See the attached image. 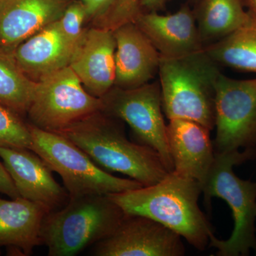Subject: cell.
I'll list each match as a JSON object with an SVG mask.
<instances>
[{"instance_id":"1","label":"cell","mask_w":256,"mask_h":256,"mask_svg":"<svg viewBox=\"0 0 256 256\" xmlns=\"http://www.w3.org/2000/svg\"><path fill=\"white\" fill-rule=\"evenodd\" d=\"M201 194V185L196 180L172 172L150 186L108 195L124 213L156 220L197 250H204L214 232L198 206Z\"/></svg>"},{"instance_id":"2","label":"cell","mask_w":256,"mask_h":256,"mask_svg":"<svg viewBox=\"0 0 256 256\" xmlns=\"http://www.w3.org/2000/svg\"><path fill=\"white\" fill-rule=\"evenodd\" d=\"M120 122L99 110L57 133L76 144L106 171L127 175L142 186L159 182L170 173L159 153L129 140Z\"/></svg>"},{"instance_id":"3","label":"cell","mask_w":256,"mask_h":256,"mask_svg":"<svg viewBox=\"0 0 256 256\" xmlns=\"http://www.w3.org/2000/svg\"><path fill=\"white\" fill-rule=\"evenodd\" d=\"M256 158V148L215 151L214 160L202 194L207 208L212 200H224L232 210L234 227L227 240H220L214 234L210 246L216 249L217 256H246L256 247V181L244 180L236 176L234 168Z\"/></svg>"},{"instance_id":"4","label":"cell","mask_w":256,"mask_h":256,"mask_svg":"<svg viewBox=\"0 0 256 256\" xmlns=\"http://www.w3.org/2000/svg\"><path fill=\"white\" fill-rule=\"evenodd\" d=\"M220 73L218 64L204 50L178 58L161 57L158 74L166 118L194 121L212 130Z\"/></svg>"},{"instance_id":"5","label":"cell","mask_w":256,"mask_h":256,"mask_svg":"<svg viewBox=\"0 0 256 256\" xmlns=\"http://www.w3.org/2000/svg\"><path fill=\"white\" fill-rule=\"evenodd\" d=\"M124 210L109 195L70 198L60 210L48 212L41 228L50 256H74L110 236L124 220Z\"/></svg>"},{"instance_id":"6","label":"cell","mask_w":256,"mask_h":256,"mask_svg":"<svg viewBox=\"0 0 256 256\" xmlns=\"http://www.w3.org/2000/svg\"><path fill=\"white\" fill-rule=\"evenodd\" d=\"M28 124L32 140L30 150L60 175L70 198L108 195L143 186L132 178H118L102 170L85 152L60 133Z\"/></svg>"},{"instance_id":"7","label":"cell","mask_w":256,"mask_h":256,"mask_svg":"<svg viewBox=\"0 0 256 256\" xmlns=\"http://www.w3.org/2000/svg\"><path fill=\"white\" fill-rule=\"evenodd\" d=\"M101 110V99L86 90L68 66L36 82L26 116L32 126L58 132Z\"/></svg>"},{"instance_id":"8","label":"cell","mask_w":256,"mask_h":256,"mask_svg":"<svg viewBox=\"0 0 256 256\" xmlns=\"http://www.w3.org/2000/svg\"><path fill=\"white\" fill-rule=\"evenodd\" d=\"M100 99L101 111L126 122L138 142L158 152L166 170L173 172L159 82L131 89L114 86Z\"/></svg>"},{"instance_id":"9","label":"cell","mask_w":256,"mask_h":256,"mask_svg":"<svg viewBox=\"0 0 256 256\" xmlns=\"http://www.w3.org/2000/svg\"><path fill=\"white\" fill-rule=\"evenodd\" d=\"M215 151L256 148V78L220 73L216 86Z\"/></svg>"},{"instance_id":"10","label":"cell","mask_w":256,"mask_h":256,"mask_svg":"<svg viewBox=\"0 0 256 256\" xmlns=\"http://www.w3.org/2000/svg\"><path fill=\"white\" fill-rule=\"evenodd\" d=\"M182 237L144 216L128 214L110 236L94 245L96 256H183Z\"/></svg>"},{"instance_id":"11","label":"cell","mask_w":256,"mask_h":256,"mask_svg":"<svg viewBox=\"0 0 256 256\" xmlns=\"http://www.w3.org/2000/svg\"><path fill=\"white\" fill-rule=\"evenodd\" d=\"M0 158L20 196L42 204L50 212L68 203V192L56 181L53 170L34 152L28 148L0 146Z\"/></svg>"},{"instance_id":"12","label":"cell","mask_w":256,"mask_h":256,"mask_svg":"<svg viewBox=\"0 0 256 256\" xmlns=\"http://www.w3.org/2000/svg\"><path fill=\"white\" fill-rule=\"evenodd\" d=\"M116 48L114 32L92 26L85 30L69 64L86 90L98 98L114 86Z\"/></svg>"},{"instance_id":"13","label":"cell","mask_w":256,"mask_h":256,"mask_svg":"<svg viewBox=\"0 0 256 256\" xmlns=\"http://www.w3.org/2000/svg\"><path fill=\"white\" fill-rule=\"evenodd\" d=\"M210 131L203 124L188 120H170L166 126L173 172L196 180L202 188L214 160Z\"/></svg>"},{"instance_id":"14","label":"cell","mask_w":256,"mask_h":256,"mask_svg":"<svg viewBox=\"0 0 256 256\" xmlns=\"http://www.w3.org/2000/svg\"><path fill=\"white\" fill-rule=\"evenodd\" d=\"M164 58H178L204 48L193 10L184 4L173 14L143 12L136 22Z\"/></svg>"},{"instance_id":"15","label":"cell","mask_w":256,"mask_h":256,"mask_svg":"<svg viewBox=\"0 0 256 256\" xmlns=\"http://www.w3.org/2000/svg\"><path fill=\"white\" fill-rule=\"evenodd\" d=\"M69 0H0V50L12 54L24 41L58 21Z\"/></svg>"},{"instance_id":"16","label":"cell","mask_w":256,"mask_h":256,"mask_svg":"<svg viewBox=\"0 0 256 256\" xmlns=\"http://www.w3.org/2000/svg\"><path fill=\"white\" fill-rule=\"evenodd\" d=\"M116 48L114 86L131 89L150 82L158 74L161 56L136 23L114 30Z\"/></svg>"},{"instance_id":"17","label":"cell","mask_w":256,"mask_h":256,"mask_svg":"<svg viewBox=\"0 0 256 256\" xmlns=\"http://www.w3.org/2000/svg\"><path fill=\"white\" fill-rule=\"evenodd\" d=\"M76 47L64 34L58 20L20 44L12 54L22 72L37 82L68 66Z\"/></svg>"},{"instance_id":"18","label":"cell","mask_w":256,"mask_h":256,"mask_svg":"<svg viewBox=\"0 0 256 256\" xmlns=\"http://www.w3.org/2000/svg\"><path fill=\"white\" fill-rule=\"evenodd\" d=\"M50 210L42 204L23 197L12 200L0 198V246L20 248L25 256L42 245L41 228Z\"/></svg>"},{"instance_id":"19","label":"cell","mask_w":256,"mask_h":256,"mask_svg":"<svg viewBox=\"0 0 256 256\" xmlns=\"http://www.w3.org/2000/svg\"><path fill=\"white\" fill-rule=\"evenodd\" d=\"M242 0H198L193 9L204 46L223 40L245 22L248 16Z\"/></svg>"},{"instance_id":"20","label":"cell","mask_w":256,"mask_h":256,"mask_svg":"<svg viewBox=\"0 0 256 256\" xmlns=\"http://www.w3.org/2000/svg\"><path fill=\"white\" fill-rule=\"evenodd\" d=\"M247 12L246 20L238 30L204 50L218 65L256 73V11Z\"/></svg>"},{"instance_id":"21","label":"cell","mask_w":256,"mask_h":256,"mask_svg":"<svg viewBox=\"0 0 256 256\" xmlns=\"http://www.w3.org/2000/svg\"><path fill=\"white\" fill-rule=\"evenodd\" d=\"M36 84L18 68L12 54L0 50V106L21 117L26 116Z\"/></svg>"},{"instance_id":"22","label":"cell","mask_w":256,"mask_h":256,"mask_svg":"<svg viewBox=\"0 0 256 256\" xmlns=\"http://www.w3.org/2000/svg\"><path fill=\"white\" fill-rule=\"evenodd\" d=\"M142 0H112L92 20V28L114 32L124 25L134 23L143 12Z\"/></svg>"},{"instance_id":"23","label":"cell","mask_w":256,"mask_h":256,"mask_svg":"<svg viewBox=\"0 0 256 256\" xmlns=\"http://www.w3.org/2000/svg\"><path fill=\"white\" fill-rule=\"evenodd\" d=\"M32 143L28 124L21 116L0 106V146L30 149Z\"/></svg>"},{"instance_id":"24","label":"cell","mask_w":256,"mask_h":256,"mask_svg":"<svg viewBox=\"0 0 256 256\" xmlns=\"http://www.w3.org/2000/svg\"><path fill=\"white\" fill-rule=\"evenodd\" d=\"M87 20L86 8L78 0L69 2L58 22L65 36L74 44L78 45L85 32L84 25Z\"/></svg>"},{"instance_id":"25","label":"cell","mask_w":256,"mask_h":256,"mask_svg":"<svg viewBox=\"0 0 256 256\" xmlns=\"http://www.w3.org/2000/svg\"><path fill=\"white\" fill-rule=\"evenodd\" d=\"M0 193L8 195L13 200L20 196L12 178L10 176L8 170L1 162H0Z\"/></svg>"},{"instance_id":"26","label":"cell","mask_w":256,"mask_h":256,"mask_svg":"<svg viewBox=\"0 0 256 256\" xmlns=\"http://www.w3.org/2000/svg\"><path fill=\"white\" fill-rule=\"evenodd\" d=\"M86 8L88 18L92 20L100 13L112 0H80Z\"/></svg>"},{"instance_id":"27","label":"cell","mask_w":256,"mask_h":256,"mask_svg":"<svg viewBox=\"0 0 256 256\" xmlns=\"http://www.w3.org/2000/svg\"><path fill=\"white\" fill-rule=\"evenodd\" d=\"M165 0H142V5L146 11L158 12L164 8Z\"/></svg>"},{"instance_id":"28","label":"cell","mask_w":256,"mask_h":256,"mask_svg":"<svg viewBox=\"0 0 256 256\" xmlns=\"http://www.w3.org/2000/svg\"><path fill=\"white\" fill-rule=\"evenodd\" d=\"M244 6H246L247 9H250L256 11V0H242Z\"/></svg>"},{"instance_id":"29","label":"cell","mask_w":256,"mask_h":256,"mask_svg":"<svg viewBox=\"0 0 256 256\" xmlns=\"http://www.w3.org/2000/svg\"><path fill=\"white\" fill-rule=\"evenodd\" d=\"M170 1H172V0H165V2H170ZM194 1H198V0H194Z\"/></svg>"},{"instance_id":"30","label":"cell","mask_w":256,"mask_h":256,"mask_svg":"<svg viewBox=\"0 0 256 256\" xmlns=\"http://www.w3.org/2000/svg\"><path fill=\"white\" fill-rule=\"evenodd\" d=\"M1 250H0V255H1Z\"/></svg>"},{"instance_id":"31","label":"cell","mask_w":256,"mask_h":256,"mask_svg":"<svg viewBox=\"0 0 256 256\" xmlns=\"http://www.w3.org/2000/svg\"><path fill=\"white\" fill-rule=\"evenodd\" d=\"M255 250H256V247Z\"/></svg>"}]
</instances>
